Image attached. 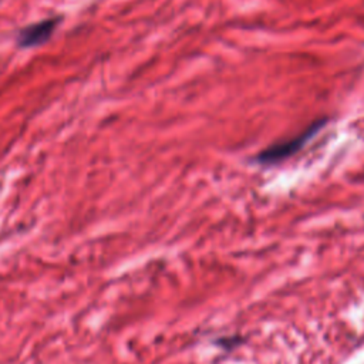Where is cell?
Returning a JSON list of instances; mask_svg holds the SVG:
<instances>
[{"mask_svg":"<svg viewBox=\"0 0 364 364\" xmlns=\"http://www.w3.org/2000/svg\"><path fill=\"white\" fill-rule=\"evenodd\" d=\"M242 343H243V339H242V338H238V336H232V338H225V339L216 340V344H218V346H221V347H224V349H227V350H231V349H234V347H236V346H239V344H242Z\"/></svg>","mask_w":364,"mask_h":364,"instance_id":"3","label":"cell"},{"mask_svg":"<svg viewBox=\"0 0 364 364\" xmlns=\"http://www.w3.org/2000/svg\"><path fill=\"white\" fill-rule=\"evenodd\" d=\"M57 24L59 19H46L33 23L19 31L16 40L20 47H38L52 38Z\"/></svg>","mask_w":364,"mask_h":364,"instance_id":"2","label":"cell"},{"mask_svg":"<svg viewBox=\"0 0 364 364\" xmlns=\"http://www.w3.org/2000/svg\"><path fill=\"white\" fill-rule=\"evenodd\" d=\"M323 126H324V121H320L317 124L310 126L306 131H303L301 135H298L295 138H290V139L272 145V147H269L258 154L257 162H259L262 165H275L278 162H282V161L290 158L296 153H299L305 147L306 142L310 138H313Z\"/></svg>","mask_w":364,"mask_h":364,"instance_id":"1","label":"cell"}]
</instances>
